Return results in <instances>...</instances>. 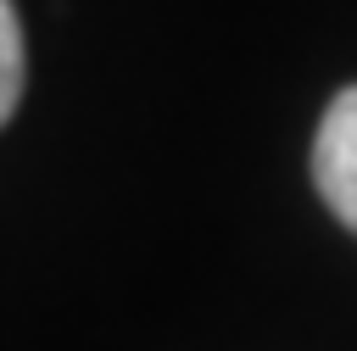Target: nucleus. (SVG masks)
<instances>
[{
	"mask_svg": "<svg viewBox=\"0 0 357 351\" xmlns=\"http://www.w3.org/2000/svg\"><path fill=\"white\" fill-rule=\"evenodd\" d=\"M312 184L324 195V206L357 234V84H346L312 139Z\"/></svg>",
	"mask_w": 357,
	"mask_h": 351,
	"instance_id": "1",
	"label": "nucleus"
},
{
	"mask_svg": "<svg viewBox=\"0 0 357 351\" xmlns=\"http://www.w3.org/2000/svg\"><path fill=\"white\" fill-rule=\"evenodd\" d=\"M22 22H17V6L0 0V123L17 111L22 100Z\"/></svg>",
	"mask_w": 357,
	"mask_h": 351,
	"instance_id": "2",
	"label": "nucleus"
}]
</instances>
